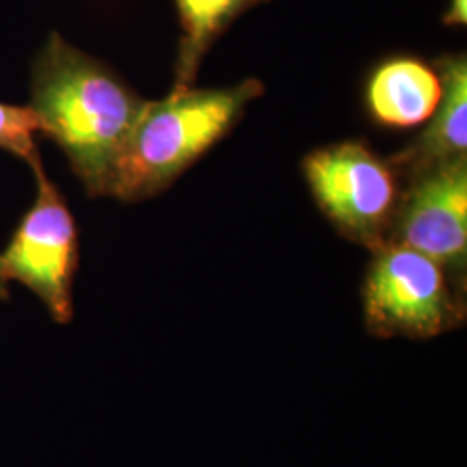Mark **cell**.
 <instances>
[{
	"label": "cell",
	"instance_id": "obj_1",
	"mask_svg": "<svg viewBox=\"0 0 467 467\" xmlns=\"http://www.w3.org/2000/svg\"><path fill=\"white\" fill-rule=\"evenodd\" d=\"M146 100L104 63L52 34L32 67L40 134L54 140L88 196H108L118 160Z\"/></svg>",
	"mask_w": 467,
	"mask_h": 467
},
{
	"label": "cell",
	"instance_id": "obj_2",
	"mask_svg": "<svg viewBox=\"0 0 467 467\" xmlns=\"http://www.w3.org/2000/svg\"><path fill=\"white\" fill-rule=\"evenodd\" d=\"M265 87L248 78L227 88H171L165 99L146 100L118 160L109 192L144 201L168 189L241 119Z\"/></svg>",
	"mask_w": 467,
	"mask_h": 467
},
{
	"label": "cell",
	"instance_id": "obj_3",
	"mask_svg": "<svg viewBox=\"0 0 467 467\" xmlns=\"http://www.w3.org/2000/svg\"><path fill=\"white\" fill-rule=\"evenodd\" d=\"M303 171L339 233L372 250L388 243L401 196L400 177L389 161L350 140L310 152Z\"/></svg>",
	"mask_w": 467,
	"mask_h": 467
},
{
	"label": "cell",
	"instance_id": "obj_4",
	"mask_svg": "<svg viewBox=\"0 0 467 467\" xmlns=\"http://www.w3.org/2000/svg\"><path fill=\"white\" fill-rule=\"evenodd\" d=\"M372 251L364 284V316L370 333L433 337L461 320L459 296L445 268L399 243H384Z\"/></svg>",
	"mask_w": 467,
	"mask_h": 467
},
{
	"label": "cell",
	"instance_id": "obj_5",
	"mask_svg": "<svg viewBox=\"0 0 467 467\" xmlns=\"http://www.w3.org/2000/svg\"><path fill=\"white\" fill-rule=\"evenodd\" d=\"M32 170L36 198L0 253V270L7 281L28 287L44 303L52 320L65 326L73 318V281L78 267L77 223L42 161Z\"/></svg>",
	"mask_w": 467,
	"mask_h": 467
},
{
	"label": "cell",
	"instance_id": "obj_6",
	"mask_svg": "<svg viewBox=\"0 0 467 467\" xmlns=\"http://www.w3.org/2000/svg\"><path fill=\"white\" fill-rule=\"evenodd\" d=\"M388 243L431 258L457 279L467 262V156L407 181Z\"/></svg>",
	"mask_w": 467,
	"mask_h": 467
},
{
	"label": "cell",
	"instance_id": "obj_7",
	"mask_svg": "<svg viewBox=\"0 0 467 467\" xmlns=\"http://www.w3.org/2000/svg\"><path fill=\"white\" fill-rule=\"evenodd\" d=\"M434 67L441 80V98L431 123L405 150L388 161L400 179H412L430 168L467 156V61L464 54L440 57Z\"/></svg>",
	"mask_w": 467,
	"mask_h": 467
},
{
	"label": "cell",
	"instance_id": "obj_8",
	"mask_svg": "<svg viewBox=\"0 0 467 467\" xmlns=\"http://www.w3.org/2000/svg\"><path fill=\"white\" fill-rule=\"evenodd\" d=\"M441 98L436 67L401 56L384 61L370 75L366 92L368 111L386 127L410 129L428 121Z\"/></svg>",
	"mask_w": 467,
	"mask_h": 467
},
{
	"label": "cell",
	"instance_id": "obj_9",
	"mask_svg": "<svg viewBox=\"0 0 467 467\" xmlns=\"http://www.w3.org/2000/svg\"><path fill=\"white\" fill-rule=\"evenodd\" d=\"M182 28L173 88H189L206 52L234 21L268 0H173Z\"/></svg>",
	"mask_w": 467,
	"mask_h": 467
},
{
	"label": "cell",
	"instance_id": "obj_10",
	"mask_svg": "<svg viewBox=\"0 0 467 467\" xmlns=\"http://www.w3.org/2000/svg\"><path fill=\"white\" fill-rule=\"evenodd\" d=\"M36 134H40V125L30 106L0 102V150L34 167L40 161L35 140Z\"/></svg>",
	"mask_w": 467,
	"mask_h": 467
},
{
	"label": "cell",
	"instance_id": "obj_11",
	"mask_svg": "<svg viewBox=\"0 0 467 467\" xmlns=\"http://www.w3.org/2000/svg\"><path fill=\"white\" fill-rule=\"evenodd\" d=\"M447 26H464L467 23V0H451L449 9L443 15Z\"/></svg>",
	"mask_w": 467,
	"mask_h": 467
},
{
	"label": "cell",
	"instance_id": "obj_12",
	"mask_svg": "<svg viewBox=\"0 0 467 467\" xmlns=\"http://www.w3.org/2000/svg\"><path fill=\"white\" fill-rule=\"evenodd\" d=\"M7 284L9 281L4 277L2 270H0V301L9 300V289H7Z\"/></svg>",
	"mask_w": 467,
	"mask_h": 467
}]
</instances>
